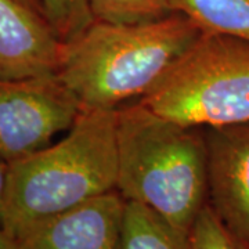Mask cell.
<instances>
[{
	"label": "cell",
	"mask_w": 249,
	"mask_h": 249,
	"mask_svg": "<svg viewBox=\"0 0 249 249\" xmlns=\"http://www.w3.org/2000/svg\"><path fill=\"white\" fill-rule=\"evenodd\" d=\"M118 109H82L67 134L9 163L1 229L16 240L116 190Z\"/></svg>",
	"instance_id": "1"
},
{
	"label": "cell",
	"mask_w": 249,
	"mask_h": 249,
	"mask_svg": "<svg viewBox=\"0 0 249 249\" xmlns=\"http://www.w3.org/2000/svg\"><path fill=\"white\" fill-rule=\"evenodd\" d=\"M201 34L180 13L142 24L94 21L62 45L57 75L82 109H118L144 97Z\"/></svg>",
	"instance_id": "2"
},
{
	"label": "cell",
	"mask_w": 249,
	"mask_h": 249,
	"mask_svg": "<svg viewBox=\"0 0 249 249\" xmlns=\"http://www.w3.org/2000/svg\"><path fill=\"white\" fill-rule=\"evenodd\" d=\"M118 183L124 201L190 232L208 204L205 127L172 121L137 100L118 108Z\"/></svg>",
	"instance_id": "3"
},
{
	"label": "cell",
	"mask_w": 249,
	"mask_h": 249,
	"mask_svg": "<svg viewBox=\"0 0 249 249\" xmlns=\"http://www.w3.org/2000/svg\"><path fill=\"white\" fill-rule=\"evenodd\" d=\"M139 101L190 126L249 122V40L202 32Z\"/></svg>",
	"instance_id": "4"
},
{
	"label": "cell",
	"mask_w": 249,
	"mask_h": 249,
	"mask_svg": "<svg viewBox=\"0 0 249 249\" xmlns=\"http://www.w3.org/2000/svg\"><path fill=\"white\" fill-rule=\"evenodd\" d=\"M80 112L78 98L57 73L0 79V158L11 163L43 150Z\"/></svg>",
	"instance_id": "5"
},
{
	"label": "cell",
	"mask_w": 249,
	"mask_h": 249,
	"mask_svg": "<svg viewBox=\"0 0 249 249\" xmlns=\"http://www.w3.org/2000/svg\"><path fill=\"white\" fill-rule=\"evenodd\" d=\"M208 205L249 242V122L205 127Z\"/></svg>",
	"instance_id": "6"
},
{
	"label": "cell",
	"mask_w": 249,
	"mask_h": 249,
	"mask_svg": "<svg viewBox=\"0 0 249 249\" xmlns=\"http://www.w3.org/2000/svg\"><path fill=\"white\" fill-rule=\"evenodd\" d=\"M124 212V198L111 191L39 224L17 249H122Z\"/></svg>",
	"instance_id": "7"
},
{
	"label": "cell",
	"mask_w": 249,
	"mask_h": 249,
	"mask_svg": "<svg viewBox=\"0 0 249 249\" xmlns=\"http://www.w3.org/2000/svg\"><path fill=\"white\" fill-rule=\"evenodd\" d=\"M62 45L42 14L18 0H0V79L57 73Z\"/></svg>",
	"instance_id": "8"
},
{
	"label": "cell",
	"mask_w": 249,
	"mask_h": 249,
	"mask_svg": "<svg viewBox=\"0 0 249 249\" xmlns=\"http://www.w3.org/2000/svg\"><path fill=\"white\" fill-rule=\"evenodd\" d=\"M170 9L205 34L249 40V0H170Z\"/></svg>",
	"instance_id": "9"
},
{
	"label": "cell",
	"mask_w": 249,
	"mask_h": 249,
	"mask_svg": "<svg viewBox=\"0 0 249 249\" xmlns=\"http://www.w3.org/2000/svg\"><path fill=\"white\" fill-rule=\"evenodd\" d=\"M122 249H190L188 234L150 208L126 201Z\"/></svg>",
	"instance_id": "10"
},
{
	"label": "cell",
	"mask_w": 249,
	"mask_h": 249,
	"mask_svg": "<svg viewBox=\"0 0 249 249\" xmlns=\"http://www.w3.org/2000/svg\"><path fill=\"white\" fill-rule=\"evenodd\" d=\"M96 21L108 24H142L169 16L170 0H90Z\"/></svg>",
	"instance_id": "11"
},
{
	"label": "cell",
	"mask_w": 249,
	"mask_h": 249,
	"mask_svg": "<svg viewBox=\"0 0 249 249\" xmlns=\"http://www.w3.org/2000/svg\"><path fill=\"white\" fill-rule=\"evenodd\" d=\"M43 16L62 42L83 34L96 21L90 0H39Z\"/></svg>",
	"instance_id": "12"
},
{
	"label": "cell",
	"mask_w": 249,
	"mask_h": 249,
	"mask_svg": "<svg viewBox=\"0 0 249 249\" xmlns=\"http://www.w3.org/2000/svg\"><path fill=\"white\" fill-rule=\"evenodd\" d=\"M190 249H249L248 241L232 232L206 204L188 232Z\"/></svg>",
	"instance_id": "13"
},
{
	"label": "cell",
	"mask_w": 249,
	"mask_h": 249,
	"mask_svg": "<svg viewBox=\"0 0 249 249\" xmlns=\"http://www.w3.org/2000/svg\"><path fill=\"white\" fill-rule=\"evenodd\" d=\"M7 172H9V163L0 158V229L3 222V211H4V199H6Z\"/></svg>",
	"instance_id": "14"
},
{
	"label": "cell",
	"mask_w": 249,
	"mask_h": 249,
	"mask_svg": "<svg viewBox=\"0 0 249 249\" xmlns=\"http://www.w3.org/2000/svg\"><path fill=\"white\" fill-rule=\"evenodd\" d=\"M18 242L9 232L0 229V249H17Z\"/></svg>",
	"instance_id": "15"
},
{
	"label": "cell",
	"mask_w": 249,
	"mask_h": 249,
	"mask_svg": "<svg viewBox=\"0 0 249 249\" xmlns=\"http://www.w3.org/2000/svg\"><path fill=\"white\" fill-rule=\"evenodd\" d=\"M19 3H22V4H25L27 7L29 9L35 10L37 11L39 14H42L43 16V9H42V4H40V1L39 0H18ZM45 17V16H43Z\"/></svg>",
	"instance_id": "16"
}]
</instances>
